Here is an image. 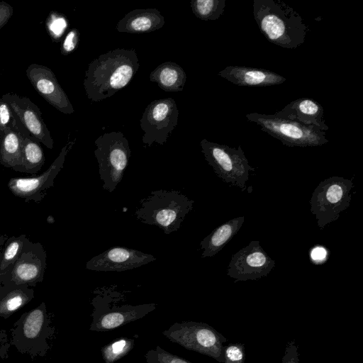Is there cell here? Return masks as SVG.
<instances>
[{
  "label": "cell",
  "mask_w": 363,
  "mask_h": 363,
  "mask_svg": "<svg viewBox=\"0 0 363 363\" xmlns=\"http://www.w3.org/2000/svg\"><path fill=\"white\" fill-rule=\"evenodd\" d=\"M140 67L135 49L117 48L91 61L85 72L84 87L91 102L112 96L126 86Z\"/></svg>",
  "instance_id": "6da1fadb"
},
{
  "label": "cell",
  "mask_w": 363,
  "mask_h": 363,
  "mask_svg": "<svg viewBox=\"0 0 363 363\" xmlns=\"http://www.w3.org/2000/svg\"><path fill=\"white\" fill-rule=\"evenodd\" d=\"M253 14L265 38L284 48L302 45L309 31L301 16L281 0H254Z\"/></svg>",
  "instance_id": "7a4b0ae2"
},
{
  "label": "cell",
  "mask_w": 363,
  "mask_h": 363,
  "mask_svg": "<svg viewBox=\"0 0 363 363\" xmlns=\"http://www.w3.org/2000/svg\"><path fill=\"white\" fill-rule=\"evenodd\" d=\"M140 203L135 212L136 218L144 224L157 226L168 235L179 229L194 201L179 191L159 189L151 191Z\"/></svg>",
  "instance_id": "3957f363"
},
{
  "label": "cell",
  "mask_w": 363,
  "mask_h": 363,
  "mask_svg": "<svg viewBox=\"0 0 363 363\" xmlns=\"http://www.w3.org/2000/svg\"><path fill=\"white\" fill-rule=\"evenodd\" d=\"M94 154L97 160L103 189L113 192L123 179L128 165L130 148L121 131L106 133L94 141Z\"/></svg>",
  "instance_id": "277c9868"
},
{
  "label": "cell",
  "mask_w": 363,
  "mask_h": 363,
  "mask_svg": "<svg viewBox=\"0 0 363 363\" xmlns=\"http://www.w3.org/2000/svg\"><path fill=\"white\" fill-rule=\"evenodd\" d=\"M162 335L185 349L223 363V344L227 338L210 325L203 322L182 321L173 323Z\"/></svg>",
  "instance_id": "5b68a950"
},
{
  "label": "cell",
  "mask_w": 363,
  "mask_h": 363,
  "mask_svg": "<svg viewBox=\"0 0 363 363\" xmlns=\"http://www.w3.org/2000/svg\"><path fill=\"white\" fill-rule=\"evenodd\" d=\"M245 117L289 147H316L329 142L325 138L326 131L316 126L277 118L274 114L251 113Z\"/></svg>",
  "instance_id": "8992f818"
},
{
  "label": "cell",
  "mask_w": 363,
  "mask_h": 363,
  "mask_svg": "<svg viewBox=\"0 0 363 363\" xmlns=\"http://www.w3.org/2000/svg\"><path fill=\"white\" fill-rule=\"evenodd\" d=\"M354 184L351 179L331 177L322 181L314 189L311 200V212L315 216L317 225L323 230L337 220L352 201Z\"/></svg>",
  "instance_id": "52a82bcc"
},
{
  "label": "cell",
  "mask_w": 363,
  "mask_h": 363,
  "mask_svg": "<svg viewBox=\"0 0 363 363\" xmlns=\"http://www.w3.org/2000/svg\"><path fill=\"white\" fill-rule=\"evenodd\" d=\"M117 293L111 291V289H100L93 298L91 304L94 309L90 330L105 332L118 328L143 318L157 308V305L154 303L117 306L114 303Z\"/></svg>",
  "instance_id": "ba28073f"
},
{
  "label": "cell",
  "mask_w": 363,
  "mask_h": 363,
  "mask_svg": "<svg viewBox=\"0 0 363 363\" xmlns=\"http://www.w3.org/2000/svg\"><path fill=\"white\" fill-rule=\"evenodd\" d=\"M201 152L216 174L226 184L246 190L250 172L255 168L249 164L241 147H230L213 142L201 140Z\"/></svg>",
  "instance_id": "9c48e42d"
},
{
  "label": "cell",
  "mask_w": 363,
  "mask_h": 363,
  "mask_svg": "<svg viewBox=\"0 0 363 363\" xmlns=\"http://www.w3.org/2000/svg\"><path fill=\"white\" fill-rule=\"evenodd\" d=\"M179 110L172 98L150 102L143 113L140 125L144 132L143 143L151 146L153 143L164 145L178 123Z\"/></svg>",
  "instance_id": "30bf717a"
},
{
  "label": "cell",
  "mask_w": 363,
  "mask_h": 363,
  "mask_svg": "<svg viewBox=\"0 0 363 363\" xmlns=\"http://www.w3.org/2000/svg\"><path fill=\"white\" fill-rule=\"evenodd\" d=\"M274 266V260L264 250L259 242L252 240L232 256L227 275L235 282L256 280L267 277Z\"/></svg>",
  "instance_id": "8fae6325"
},
{
  "label": "cell",
  "mask_w": 363,
  "mask_h": 363,
  "mask_svg": "<svg viewBox=\"0 0 363 363\" xmlns=\"http://www.w3.org/2000/svg\"><path fill=\"white\" fill-rule=\"evenodd\" d=\"M73 143H68L45 172L31 177H12L8 182V188L16 197L25 202L39 203L46 196L48 191L54 185V181L63 168L65 157Z\"/></svg>",
  "instance_id": "7c38bea8"
},
{
  "label": "cell",
  "mask_w": 363,
  "mask_h": 363,
  "mask_svg": "<svg viewBox=\"0 0 363 363\" xmlns=\"http://www.w3.org/2000/svg\"><path fill=\"white\" fill-rule=\"evenodd\" d=\"M46 269L47 253L44 247L40 242L30 240L14 264L6 285L35 286L43 281Z\"/></svg>",
  "instance_id": "4fadbf2b"
},
{
  "label": "cell",
  "mask_w": 363,
  "mask_h": 363,
  "mask_svg": "<svg viewBox=\"0 0 363 363\" xmlns=\"http://www.w3.org/2000/svg\"><path fill=\"white\" fill-rule=\"evenodd\" d=\"M1 97L6 101L13 115L31 136L48 149H52L54 141L43 121L39 107L29 98L14 93H6Z\"/></svg>",
  "instance_id": "5bb4252c"
},
{
  "label": "cell",
  "mask_w": 363,
  "mask_h": 363,
  "mask_svg": "<svg viewBox=\"0 0 363 363\" xmlns=\"http://www.w3.org/2000/svg\"><path fill=\"white\" fill-rule=\"evenodd\" d=\"M26 74L34 89L49 104L65 114L74 112L67 95L50 68L33 63L27 67Z\"/></svg>",
  "instance_id": "9a60e30c"
},
{
  "label": "cell",
  "mask_w": 363,
  "mask_h": 363,
  "mask_svg": "<svg viewBox=\"0 0 363 363\" xmlns=\"http://www.w3.org/2000/svg\"><path fill=\"white\" fill-rule=\"evenodd\" d=\"M155 259L150 254L115 246L89 259L86 264V268L99 272H123L147 264Z\"/></svg>",
  "instance_id": "2e32d148"
},
{
  "label": "cell",
  "mask_w": 363,
  "mask_h": 363,
  "mask_svg": "<svg viewBox=\"0 0 363 363\" xmlns=\"http://www.w3.org/2000/svg\"><path fill=\"white\" fill-rule=\"evenodd\" d=\"M218 74L238 86H267L281 84L286 81L285 77L274 72L243 66H228Z\"/></svg>",
  "instance_id": "e0dca14e"
},
{
  "label": "cell",
  "mask_w": 363,
  "mask_h": 363,
  "mask_svg": "<svg viewBox=\"0 0 363 363\" xmlns=\"http://www.w3.org/2000/svg\"><path fill=\"white\" fill-rule=\"evenodd\" d=\"M323 108L311 98L296 99L274 115L277 118H287L307 125H313L327 131L329 127L323 118Z\"/></svg>",
  "instance_id": "ac0fdd59"
},
{
  "label": "cell",
  "mask_w": 363,
  "mask_h": 363,
  "mask_svg": "<svg viewBox=\"0 0 363 363\" xmlns=\"http://www.w3.org/2000/svg\"><path fill=\"white\" fill-rule=\"evenodd\" d=\"M164 18L156 9H135L124 16L117 23L119 33H147L162 28Z\"/></svg>",
  "instance_id": "d6986e66"
},
{
  "label": "cell",
  "mask_w": 363,
  "mask_h": 363,
  "mask_svg": "<svg viewBox=\"0 0 363 363\" xmlns=\"http://www.w3.org/2000/svg\"><path fill=\"white\" fill-rule=\"evenodd\" d=\"M23 136L19 121L15 116L13 123L0 134V164L16 172L21 164Z\"/></svg>",
  "instance_id": "ffe728a7"
},
{
  "label": "cell",
  "mask_w": 363,
  "mask_h": 363,
  "mask_svg": "<svg viewBox=\"0 0 363 363\" xmlns=\"http://www.w3.org/2000/svg\"><path fill=\"white\" fill-rule=\"evenodd\" d=\"M245 216L232 218L215 228L201 242V257H211L219 252L239 231Z\"/></svg>",
  "instance_id": "44dd1931"
},
{
  "label": "cell",
  "mask_w": 363,
  "mask_h": 363,
  "mask_svg": "<svg viewBox=\"0 0 363 363\" xmlns=\"http://www.w3.org/2000/svg\"><path fill=\"white\" fill-rule=\"evenodd\" d=\"M150 82H155L165 91H182L186 80L183 68L174 62L158 65L150 74Z\"/></svg>",
  "instance_id": "7402d4cb"
},
{
  "label": "cell",
  "mask_w": 363,
  "mask_h": 363,
  "mask_svg": "<svg viewBox=\"0 0 363 363\" xmlns=\"http://www.w3.org/2000/svg\"><path fill=\"white\" fill-rule=\"evenodd\" d=\"M29 240L24 234L13 235L0 247V290L9 282L13 265Z\"/></svg>",
  "instance_id": "603a6c76"
},
{
  "label": "cell",
  "mask_w": 363,
  "mask_h": 363,
  "mask_svg": "<svg viewBox=\"0 0 363 363\" xmlns=\"http://www.w3.org/2000/svg\"><path fill=\"white\" fill-rule=\"evenodd\" d=\"M23 136L22 159L19 172L35 174L45 162V157L40 143L20 123Z\"/></svg>",
  "instance_id": "cb8c5ba5"
},
{
  "label": "cell",
  "mask_w": 363,
  "mask_h": 363,
  "mask_svg": "<svg viewBox=\"0 0 363 363\" xmlns=\"http://www.w3.org/2000/svg\"><path fill=\"white\" fill-rule=\"evenodd\" d=\"M0 292V314H9L20 308L33 296V289L26 284L6 285Z\"/></svg>",
  "instance_id": "d4e9b609"
},
{
  "label": "cell",
  "mask_w": 363,
  "mask_h": 363,
  "mask_svg": "<svg viewBox=\"0 0 363 363\" xmlns=\"http://www.w3.org/2000/svg\"><path fill=\"white\" fill-rule=\"evenodd\" d=\"M135 340L119 337L113 340L101 349L102 359L105 363H114L126 356L134 347Z\"/></svg>",
  "instance_id": "484cf974"
},
{
  "label": "cell",
  "mask_w": 363,
  "mask_h": 363,
  "mask_svg": "<svg viewBox=\"0 0 363 363\" xmlns=\"http://www.w3.org/2000/svg\"><path fill=\"white\" fill-rule=\"evenodd\" d=\"M190 5L197 18L203 21L216 20L223 13L225 0H191Z\"/></svg>",
  "instance_id": "4316f807"
},
{
  "label": "cell",
  "mask_w": 363,
  "mask_h": 363,
  "mask_svg": "<svg viewBox=\"0 0 363 363\" xmlns=\"http://www.w3.org/2000/svg\"><path fill=\"white\" fill-rule=\"evenodd\" d=\"M44 311L41 307L31 311L23 323L24 335L30 339L38 336L45 320Z\"/></svg>",
  "instance_id": "83f0119b"
},
{
  "label": "cell",
  "mask_w": 363,
  "mask_h": 363,
  "mask_svg": "<svg viewBox=\"0 0 363 363\" xmlns=\"http://www.w3.org/2000/svg\"><path fill=\"white\" fill-rule=\"evenodd\" d=\"M145 358L146 363H194L165 350L160 345L149 350Z\"/></svg>",
  "instance_id": "f1b7e54d"
},
{
  "label": "cell",
  "mask_w": 363,
  "mask_h": 363,
  "mask_svg": "<svg viewBox=\"0 0 363 363\" xmlns=\"http://www.w3.org/2000/svg\"><path fill=\"white\" fill-rule=\"evenodd\" d=\"M223 359V363H245V345L240 342H235L225 346Z\"/></svg>",
  "instance_id": "f546056e"
},
{
  "label": "cell",
  "mask_w": 363,
  "mask_h": 363,
  "mask_svg": "<svg viewBox=\"0 0 363 363\" xmlns=\"http://www.w3.org/2000/svg\"><path fill=\"white\" fill-rule=\"evenodd\" d=\"M79 33L76 28L70 30L65 35L60 46L61 54L66 56L74 52L78 47Z\"/></svg>",
  "instance_id": "4dcf8cb0"
},
{
  "label": "cell",
  "mask_w": 363,
  "mask_h": 363,
  "mask_svg": "<svg viewBox=\"0 0 363 363\" xmlns=\"http://www.w3.org/2000/svg\"><path fill=\"white\" fill-rule=\"evenodd\" d=\"M14 121L15 116L10 106L6 101L0 96V134L6 128L11 126Z\"/></svg>",
  "instance_id": "1f68e13d"
},
{
  "label": "cell",
  "mask_w": 363,
  "mask_h": 363,
  "mask_svg": "<svg viewBox=\"0 0 363 363\" xmlns=\"http://www.w3.org/2000/svg\"><path fill=\"white\" fill-rule=\"evenodd\" d=\"M281 363H300L298 345L295 340L286 343Z\"/></svg>",
  "instance_id": "d6a6232c"
},
{
  "label": "cell",
  "mask_w": 363,
  "mask_h": 363,
  "mask_svg": "<svg viewBox=\"0 0 363 363\" xmlns=\"http://www.w3.org/2000/svg\"><path fill=\"white\" fill-rule=\"evenodd\" d=\"M13 13V9L11 5L4 1H0V29L7 23Z\"/></svg>",
  "instance_id": "836d02e7"
},
{
  "label": "cell",
  "mask_w": 363,
  "mask_h": 363,
  "mask_svg": "<svg viewBox=\"0 0 363 363\" xmlns=\"http://www.w3.org/2000/svg\"><path fill=\"white\" fill-rule=\"evenodd\" d=\"M327 251L320 246L314 247L311 252V259L315 263H322L326 258Z\"/></svg>",
  "instance_id": "e575fe53"
},
{
  "label": "cell",
  "mask_w": 363,
  "mask_h": 363,
  "mask_svg": "<svg viewBox=\"0 0 363 363\" xmlns=\"http://www.w3.org/2000/svg\"><path fill=\"white\" fill-rule=\"evenodd\" d=\"M9 236L7 235H0V247L4 245L6 240L8 239Z\"/></svg>",
  "instance_id": "d590c367"
}]
</instances>
